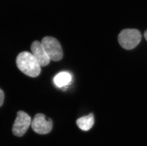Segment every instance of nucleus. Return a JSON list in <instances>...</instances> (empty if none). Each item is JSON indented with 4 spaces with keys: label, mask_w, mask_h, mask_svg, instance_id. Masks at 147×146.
Returning <instances> with one entry per match:
<instances>
[{
    "label": "nucleus",
    "mask_w": 147,
    "mask_h": 146,
    "mask_svg": "<svg viewBox=\"0 0 147 146\" xmlns=\"http://www.w3.org/2000/svg\"><path fill=\"white\" fill-rule=\"evenodd\" d=\"M31 126L35 132L39 134H46L51 132L53 127V121L50 118H46L42 113H37L33 118Z\"/></svg>",
    "instance_id": "5"
},
{
    "label": "nucleus",
    "mask_w": 147,
    "mask_h": 146,
    "mask_svg": "<svg viewBox=\"0 0 147 146\" xmlns=\"http://www.w3.org/2000/svg\"><path fill=\"white\" fill-rule=\"evenodd\" d=\"M94 123V118L92 113L81 117L76 121V124L78 127L84 131H88L90 130L93 126Z\"/></svg>",
    "instance_id": "7"
},
{
    "label": "nucleus",
    "mask_w": 147,
    "mask_h": 146,
    "mask_svg": "<svg viewBox=\"0 0 147 146\" xmlns=\"http://www.w3.org/2000/svg\"><path fill=\"white\" fill-rule=\"evenodd\" d=\"M32 54L39 63L40 66H45L49 65L50 59L46 54L41 42L34 41L31 46Z\"/></svg>",
    "instance_id": "6"
},
{
    "label": "nucleus",
    "mask_w": 147,
    "mask_h": 146,
    "mask_svg": "<svg viewBox=\"0 0 147 146\" xmlns=\"http://www.w3.org/2000/svg\"><path fill=\"white\" fill-rule=\"evenodd\" d=\"M142 38V34L139 30L127 29L120 32L118 36V41L123 48L126 50H131L140 43Z\"/></svg>",
    "instance_id": "2"
},
{
    "label": "nucleus",
    "mask_w": 147,
    "mask_h": 146,
    "mask_svg": "<svg viewBox=\"0 0 147 146\" xmlns=\"http://www.w3.org/2000/svg\"><path fill=\"white\" fill-rule=\"evenodd\" d=\"M144 36L145 38V39H146V40L147 41V30H146V31H145Z\"/></svg>",
    "instance_id": "10"
},
{
    "label": "nucleus",
    "mask_w": 147,
    "mask_h": 146,
    "mask_svg": "<svg viewBox=\"0 0 147 146\" xmlns=\"http://www.w3.org/2000/svg\"><path fill=\"white\" fill-rule=\"evenodd\" d=\"M31 123V117L27 113L22 111H18L12 128L13 135L17 137L22 136L28 130Z\"/></svg>",
    "instance_id": "4"
},
{
    "label": "nucleus",
    "mask_w": 147,
    "mask_h": 146,
    "mask_svg": "<svg viewBox=\"0 0 147 146\" xmlns=\"http://www.w3.org/2000/svg\"><path fill=\"white\" fill-rule=\"evenodd\" d=\"M41 44L50 60L58 61L63 58V49L57 39L52 37L47 36L42 39Z\"/></svg>",
    "instance_id": "3"
},
{
    "label": "nucleus",
    "mask_w": 147,
    "mask_h": 146,
    "mask_svg": "<svg viewBox=\"0 0 147 146\" xmlns=\"http://www.w3.org/2000/svg\"><path fill=\"white\" fill-rule=\"evenodd\" d=\"M71 80V76L68 72L59 73L53 79L54 82L58 87H61L68 85Z\"/></svg>",
    "instance_id": "8"
},
{
    "label": "nucleus",
    "mask_w": 147,
    "mask_h": 146,
    "mask_svg": "<svg viewBox=\"0 0 147 146\" xmlns=\"http://www.w3.org/2000/svg\"><path fill=\"white\" fill-rule=\"evenodd\" d=\"M4 92L0 88V107L3 105L4 102Z\"/></svg>",
    "instance_id": "9"
},
{
    "label": "nucleus",
    "mask_w": 147,
    "mask_h": 146,
    "mask_svg": "<svg viewBox=\"0 0 147 146\" xmlns=\"http://www.w3.org/2000/svg\"><path fill=\"white\" fill-rule=\"evenodd\" d=\"M16 64L18 69L29 77H37L41 72V66L39 63L32 54L28 51H23L18 54Z\"/></svg>",
    "instance_id": "1"
}]
</instances>
